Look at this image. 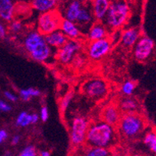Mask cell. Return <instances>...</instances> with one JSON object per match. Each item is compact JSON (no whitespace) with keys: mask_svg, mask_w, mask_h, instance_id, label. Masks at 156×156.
Segmentation results:
<instances>
[{"mask_svg":"<svg viewBox=\"0 0 156 156\" xmlns=\"http://www.w3.org/2000/svg\"><path fill=\"white\" fill-rule=\"evenodd\" d=\"M23 47L29 56L38 62H47L52 56V48L47 44L44 35L37 30H30L23 40Z\"/></svg>","mask_w":156,"mask_h":156,"instance_id":"obj_1","label":"cell"},{"mask_svg":"<svg viewBox=\"0 0 156 156\" xmlns=\"http://www.w3.org/2000/svg\"><path fill=\"white\" fill-rule=\"evenodd\" d=\"M115 142V131L113 126L103 121L89 125L85 142L87 146L108 149Z\"/></svg>","mask_w":156,"mask_h":156,"instance_id":"obj_2","label":"cell"},{"mask_svg":"<svg viewBox=\"0 0 156 156\" xmlns=\"http://www.w3.org/2000/svg\"><path fill=\"white\" fill-rule=\"evenodd\" d=\"M129 7L122 0L111 2L108 10L102 23L108 30H119L126 23L129 16Z\"/></svg>","mask_w":156,"mask_h":156,"instance_id":"obj_3","label":"cell"},{"mask_svg":"<svg viewBox=\"0 0 156 156\" xmlns=\"http://www.w3.org/2000/svg\"><path fill=\"white\" fill-rule=\"evenodd\" d=\"M119 131L127 139H134L144 131L145 121L143 117L136 112L125 113L121 116L118 123Z\"/></svg>","mask_w":156,"mask_h":156,"instance_id":"obj_4","label":"cell"},{"mask_svg":"<svg viewBox=\"0 0 156 156\" xmlns=\"http://www.w3.org/2000/svg\"><path fill=\"white\" fill-rule=\"evenodd\" d=\"M62 20L60 12L57 9L41 13L37 20V30L45 36L59 29Z\"/></svg>","mask_w":156,"mask_h":156,"instance_id":"obj_5","label":"cell"},{"mask_svg":"<svg viewBox=\"0 0 156 156\" xmlns=\"http://www.w3.org/2000/svg\"><path fill=\"white\" fill-rule=\"evenodd\" d=\"M89 125L88 121L84 117L76 116L73 118L69 133L70 143L73 147L78 148L85 144Z\"/></svg>","mask_w":156,"mask_h":156,"instance_id":"obj_6","label":"cell"},{"mask_svg":"<svg viewBox=\"0 0 156 156\" xmlns=\"http://www.w3.org/2000/svg\"><path fill=\"white\" fill-rule=\"evenodd\" d=\"M82 90L86 96L94 101L105 98L108 93L106 82L100 78H93L87 80L82 86Z\"/></svg>","mask_w":156,"mask_h":156,"instance_id":"obj_7","label":"cell"},{"mask_svg":"<svg viewBox=\"0 0 156 156\" xmlns=\"http://www.w3.org/2000/svg\"><path fill=\"white\" fill-rule=\"evenodd\" d=\"M81 48V44L77 40H68L64 45L57 50L55 58L60 63L66 65L73 61L77 52Z\"/></svg>","mask_w":156,"mask_h":156,"instance_id":"obj_8","label":"cell"},{"mask_svg":"<svg viewBox=\"0 0 156 156\" xmlns=\"http://www.w3.org/2000/svg\"><path fill=\"white\" fill-rule=\"evenodd\" d=\"M154 49V43L152 39L142 36L133 46V56L139 62H145L153 55Z\"/></svg>","mask_w":156,"mask_h":156,"instance_id":"obj_9","label":"cell"},{"mask_svg":"<svg viewBox=\"0 0 156 156\" xmlns=\"http://www.w3.org/2000/svg\"><path fill=\"white\" fill-rule=\"evenodd\" d=\"M112 43L108 37L97 41H90L87 46V55L93 60H99L108 53Z\"/></svg>","mask_w":156,"mask_h":156,"instance_id":"obj_10","label":"cell"},{"mask_svg":"<svg viewBox=\"0 0 156 156\" xmlns=\"http://www.w3.org/2000/svg\"><path fill=\"white\" fill-rule=\"evenodd\" d=\"M83 5V2L81 0H69V2L64 5L62 11L60 12L62 19L76 22Z\"/></svg>","mask_w":156,"mask_h":156,"instance_id":"obj_11","label":"cell"},{"mask_svg":"<svg viewBox=\"0 0 156 156\" xmlns=\"http://www.w3.org/2000/svg\"><path fill=\"white\" fill-rule=\"evenodd\" d=\"M110 4L111 0H91L90 9L95 21H103L106 16Z\"/></svg>","mask_w":156,"mask_h":156,"instance_id":"obj_12","label":"cell"},{"mask_svg":"<svg viewBox=\"0 0 156 156\" xmlns=\"http://www.w3.org/2000/svg\"><path fill=\"white\" fill-rule=\"evenodd\" d=\"M94 16L92 14V11L90 9V5H83L82 9H80L79 15L77 16L76 22L75 23L77 24V26L80 27V30L82 29H87L89 30L91 25L93 24V22L94 21Z\"/></svg>","mask_w":156,"mask_h":156,"instance_id":"obj_13","label":"cell"},{"mask_svg":"<svg viewBox=\"0 0 156 156\" xmlns=\"http://www.w3.org/2000/svg\"><path fill=\"white\" fill-rule=\"evenodd\" d=\"M59 30L63 33L68 40H77L81 37L82 32L75 22L62 19Z\"/></svg>","mask_w":156,"mask_h":156,"instance_id":"obj_14","label":"cell"},{"mask_svg":"<svg viewBox=\"0 0 156 156\" xmlns=\"http://www.w3.org/2000/svg\"><path fill=\"white\" fill-rule=\"evenodd\" d=\"M121 113L119 108L115 105H108L102 110L101 118L103 122H106L111 126H116L121 118Z\"/></svg>","mask_w":156,"mask_h":156,"instance_id":"obj_15","label":"cell"},{"mask_svg":"<svg viewBox=\"0 0 156 156\" xmlns=\"http://www.w3.org/2000/svg\"><path fill=\"white\" fill-rule=\"evenodd\" d=\"M140 30L135 27L127 28L121 31L120 40L119 41L122 44V46L126 48H131L135 45L136 41L140 37Z\"/></svg>","mask_w":156,"mask_h":156,"instance_id":"obj_16","label":"cell"},{"mask_svg":"<svg viewBox=\"0 0 156 156\" xmlns=\"http://www.w3.org/2000/svg\"><path fill=\"white\" fill-rule=\"evenodd\" d=\"M108 30L102 22H98L93 23L89 28L87 33V37L90 41H97L108 37Z\"/></svg>","mask_w":156,"mask_h":156,"instance_id":"obj_17","label":"cell"},{"mask_svg":"<svg viewBox=\"0 0 156 156\" xmlns=\"http://www.w3.org/2000/svg\"><path fill=\"white\" fill-rule=\"evenodd\" d=\"M44 37H45L47 44L51 48H55L56 50L60 48L68 41V38L66 37V35L59 29L47 34L44 36Z\"/></svg>","mask_w":156,"mask_h":156,"instance_id":"obj_18","label":"cell"},{"mask_svg":"<svg viewBox=\"0 0 156 156\" xmlns=\"http://www.w3.org/2000/svg\"><path fill=\"white\" fill-rule=\"evenodd\" d=\"M15 4L12 0H0V20L11 22L15 15Z\"/></svg>","mask_w":156,"mask_h":156,"instance_id":"obj_19","label":"cell"},{"mask_svg":"<svg viewBox=\"0 0 156 156\" xmlns=\"http://www.w3.org/2000/svg\"><path fill=\"white\" fill-rule=\"evenodd\" d=\"M76 156H111L109 150L107 148L87 146L78 147L76 152Z\"/></svg>","mask_w":156,"mask_h":156,"instance_id":"obj_20","label":"cell"},{"mask_svg":"<svg viewBox=\"0 0 156 156\" xmlns=\"http://www.w3.org/2000/svg\"><path fill=\"white\" fill-rule=\"evenodd\" d=\"M58 2L59 0H31V5L34 9L43 13L56 9Z\"/></svg>","mask_w":156,"mask_h":156,"instance_id":"obj_21","label":"cell"},{"mask_svg":"<svg viewBox=\"0 0 156 156\" xmlns=\"http://www.w3.org/2000/svg\"><path fill=\"white\" fill-rule=\"evenodd\" d=\"M39 119V115L37 113L21 112L16 117V125L19 127H26L29 125L37 123Z\"/></svg>","mask_w":156,"mask_h":156,"instance_id":"obj_22","label":"cell"},{"mask_svg":"<svg viewBox=\"0 0 156 156\" xmlns=\"http://www.w3.org/2000/svg\"><path fill=\"white\" fill-rule=\"evenodd\" d=\"M120 108L125 113H129V112H134L137 108V102L136 100L132 98H125L122 99L120 104Z\"/></svg>","mask_w":156,"mask_h":156,"instance_id":"obj_23","label":"cell"},{"mask_svg":"<svg viewBox=\"0 0 156 156\" xmlns=\"http://www.w3.org/2000/svg\"><path fill=\"white\" fill-rule=\"evenodd\" d=\"M144 143L153 153L156 154V132L151 129L145 133Z\"/></svg>","mask_w":156,"mask_h":156,"instance_id":"obj_24","label":"cell"},{"mask_svg":"<svg viewBox=\"0 0 156 156\" xmlns=\"http://www.w3.org/2000/svg\"><path fill=\"white\" fill-rule=\"evenodd\" d=\"M41 94V91L36 88L29 87L26 89H21L20 90V97L25 101H27L33 97H37Z\"/></svg>","mask_w":156,"mask_h":156,"instance_id":"obj_25","label":"cell"},{"mask_svg":"<svg viewBox=\"0 0 156 156\" xmlns=\"http://www.w3.org/2000/svg\"><path fill=\"white\" fill-rule=\"evenodd\" d=\"M135 87H136V84L134 82L131 80H126L121 86V92L126 97H129L133 93Z\"/></svg>","mask_w":156,"mask_h":156,"instance_id":"obj_26","label":"cell"},{"mask_svg":"<svg viewBox=\"0 0 156 156\" xmlns=\"http://www.w3.org/2000/svg\"><path fill=\"white\" fill-rule=\"evenodd\" d=\"M73 93L69 92L66 94V95L62 98V99L60 101V110L62 112H65L69 107V104H70L71 101L73 99Z\"/></svg>","mask_w":156,"mask_h":156,"instance_id":"obj_27","label":"cell"},{"mask_svg":"<svg viewBox=\"0 0 156 156\" xmlns=\"http://www.w3.org/2000/svg\"><path fill=\"white\" fill-rule=\"evenodd\" d=\"M22 29H23V25H22L20 21L14 20H12L10 22V24H9V30L12 32V34H19V33H20L22 31Z\"/></svg>","mask_w":156,"mask_h":156,"instance_id":"obj_28","label":"cell"},{"mask_svg":"<svg viewBox=\"0 0 156 156\" xmlns=\"http://www.w3.org/2000/svg\"><path fill=\"white\" fill-rule=\"evenodd\" d=\"M37 151L34 146L30 145L25 147L18 156H37Z\"/></svg>","mask_w":156,"mask_h":156,"instance_id":"obj_29","label":"cell"},{"mask_svg":"<svg viewBox=\"0 0 156 156\" xmlns=\"http://www.w3.org/2000/svg\"><path fill=\"white\" fill-rule=\"evenodd\" d=\"M49 117V112H48V109L47 106L41 107V110H40V115H39V118L41 119L43 122H46L48 119Z\"/></svg>","mask_w":156,"mask_h":156,"instance_id":"obj_30","label":"cell"},{"mask_svg":"<svg viewBox=\"0 0 156 156\" xmlns=\"http://www.w3.org/2000/svg\"><path fill=\"white\" fill-rule=\"evenodd\" d=\"M11 106L6 103L5 101H2V100H0V110H1V112H9L11 110Z\"/></svg>","mask_w":156,"mask_h":156,"instance_id":"obj_31","label":"cell"},{"mask_svg":"<svg viewBox=\"0 0 156 156\" xmlns=\"http://www.w3.org/2000/svg\"><path fill=\"white\" fill-rule=\"evenodd\" d=\"M6 34H7V30H6V27L2 23V20H0V38L4 39L6 37Z\"/></svg>","mask_w":156,"mask_h":156,"instance_id":"obj_32","label":"cell"},{"mask_svg":"<svg viewBox=\"0 0 156 156\" xmlns=\"http://www.w3.org/2000/svg\"><path fill=\"white\" fill-rule=\"evenodd\" d=\"M4 96L5 98H6L9 101H16L17 100L18 98L16 97V95H15L13 93L10 92V91H8V90H5V92H4Z\"/></svg>","mask_w":156,"mask_h":156,"instance_id":"obj_33","label":"cell"},{"mask_svg":"<svg viewBox=\"0 0 156 156\" xmlns=\"http://www.w3.org/2000/svg\"><path fill=\"white\" fill-rule=\"evenodd\" d=\"M8 137V133L5 129H0V144L5 141Z\"/></svg>","mask_w":156,"mask_h":156,"instance_id":"obj_34","label":"cell"},{"mask_svg":"<svg viewBox=\"0 0 156 156\" xmlns=\"http://www.w3.org/2000/svg\"><path fill=\"white\" fill-rule=\"evenodd\" d=\"M20 140V136L19 135H15V136H12V140H11V144L12 145H16L19 143Z\"/></svg>","mask_w":156,"mask_h":156,"instance_id":"obj_35","label":"cell"},{"mask_svg":"<svg viewBox=\"0 0 156 156\" xmlns=\"http://www.w3.org/2000/svg\"><path fill=\"white\" fill-rule=\"evenodd\" d=\"M39 156H50V153L48 151H42L40 152Z\"/></svg>","mask_w":156,"mask_h":156,"instance_id":"obj_36","label":"cell"},{"mask_svg":"<svg viewBox=\"0 0 156 156\" xmlns=\"http://www.w3.org/2000/svg\"><path fill=\"white\" fill-rule=\"evenodd\" d=\"M128 156H141V155H140V154H131Z\"/></svg>","mask_w":156,"mask_h":156,"instance_id":"obj_37","label":"cell"},{"mask_svg":"<svg viewBox=\"0 0 156 156\" xmlns=\"http://www.w3.org/2000/svg\"><path fill=\"white\" fill-rule=\"evenodd\" d=\"M111 156H120V155H119V154H111Z\"/></svg>","mask_w":156,"mask_h":156,"instance_id":"obj_38","label":"cell"},{"mask_svg":"<svg viewBox=\"0 0 156 156\" xmlns=\"http://www.w3.org/2000/svg\"><path fill=\"white\" fill-rule=\"evenodd\" d=\"M0 113H1V110H0Z\"/></svg>","mask_w":156,"mask_h":156,"instance_id":"obj_39","label":"cell"},{"mask_svg":"<svg viewBox=\"0 0 156 156\" xmlns=\"http://www.w3.org/2000/svg\"><path fill=\"white\" fill-rule=\"evenodd\" d=\"M81 1H82V0H81Z\"/></svg>","mask_w":156,"mask_h":156,"instance_id":"obj_40","label":"cell"}]
</instances>
